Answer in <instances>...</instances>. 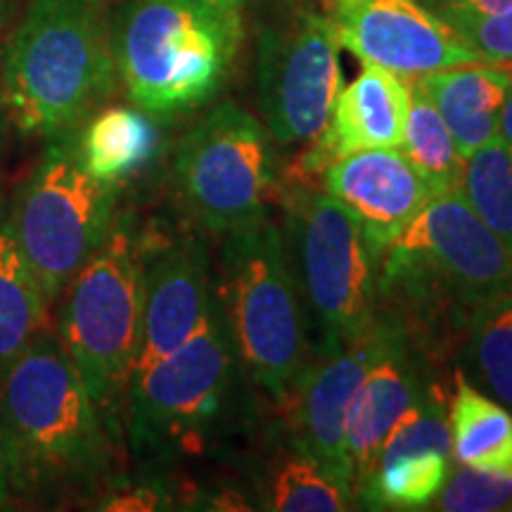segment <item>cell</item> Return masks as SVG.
<instances>
[{
  "instance_id": "1",
  "label": "cell",
  "mask_w": 512,
  "mask_h": 512,
  "mask_svg": "<svg viewBox=\"0 0 512 512\" xmlns=\"http://www.w3.org/2000/svg\"><path fill=\"white\" fill-rule=\"evenodd\" d=\"M512 292V254L465 200L432 197L384 247L375 320L427 363L460 344L479 306Z\"/></svg>"
},
{
  "instance_id": "2",
  "label": "cell",
  "mask_w": 512,
  "mask_h": 512,
  "mask_svg": "<svg viewBox=\"0 0 512 512\" xmlns=\"http://www.w3.org/2000/svg\"><path fill=\"white\" fill-rule=\"evenodd\" d=\"M117 62L102 0H27L5 50V105L34 136H67L110 98Z\"/></svg>"
},
{
  "instance_id": "3",
  "label": "cell",
  "mask_w": 512,
  "mask_h": 512,
  "mask_svg": "<svg viewBox=\"0 0 512 512\" xmlns=\"http://www.w3.org/2000/svg\"><path fill=\"white\" fill-rule=\"evenodd\" d=\"M242 41V12L192 0H128L112 24L117 74L138 110L190 112L219 93Z\"/></svg>"
},
{
  "instance_id": "4",
  "label": "cell",
  "mask_w": 512,
  "mask_h": 512,
  "mask_svg": "<svg viewBox=\"0 0 512 512\" xmlns=\"http://www.w3.org/2000/svg\"><path fill=\"white\" fill-rule=\"evenodd\" d=\"M0 425L17 448L24 484H91L110 472L112 434L53 330L0 382Z\"/></svg>"
},
{
  "instance_id": "5",
  "label": "cell",
  "mask_w": 512,
  "mask_h": 512,
  "mask_svg": "<svg viewBox=\"0 0 512 512\" xmlns=\"http://www.w3.org/2000/svg\"><path fill=\"white\" fill-rule=\"evenodd\" d=\"M214 297L240 368L287 399L306 368L309 339L285 240L266 216L226 235Z\"/></svg>"
},
{
  "instance_id": "6",
  "label": "cell",
  "mask_w": 512,
  "mask_h": 512,
  "mask_svg": "<svg viewBox=\"0 0 512 512\" xmlns=\"http://www.w3.org/2000/svg\"><path fill=\"white\" fill-rule=\"evenodd\" d=\"M64 294L57 337L107 432L119 439L143 318V249L126 223H114Z\"/></svg>"
},
{
  "instance_id": "7",
  "label": "cell",
  "mask_w": 512,
  "mask_h": 512,
  "mask_svg": "<svg viewBox=\"0 0 512 512\" xmlns=\"http://www.w3.org/2000/svg\"><path fill=\"white\" fill-rule=\"evenodd\" d=\"M287 226V261L316 358L351 347L375 325L382 249L328 192H297L287 207Z\"/></svg>"
},
{
  "instance_id": "8",
  "label": "cell",
  "mask_w": 512,
  "mask_h": 512,
  "mask_svg": "<svg viewBox=\"0 0 512 512\" xmlns=\"http://www.w3.org/2000/svg\"><path fill=\"white\" fill-rule=\"evenodd\" d=\"M117 188L83 169L76 150L50 147L17 197L10 226L53 306L114 226Z\"/></svg>"
},
{
  "instance_id": "9",
  "label": "cell",
  "mask_w": 512,
  "mask_h": 512,
  "mask_svg": "<svg viewBox=\"0 0 512 512\" xmlns=\"http://www.w3.org/2000/svg\"><path fill=\"white\" fill-rule=\"evenodd\" d=\"M238 368L214 297L200 328L181 347L128 382L126 427L131 446L136 451H169L200 439L219 418Z\"/></svg>"
},
{
  "instance_id": "10",
  "label": "cell",
  "mask_w": 512,
  "mask_h": 512,
  "mask_svg": "<svg viewBox=\"0 0 512 512\" xmlns=\"http://www.w3.org/2000/svg\"><path fill=\"white\" fill-rule=\"evenodd\" d=\"M174 181L183 207L209 233L252 226L266 216L273 190L266 128L235 102H221L183 136Z\"/></svg>"
},
{
  "instance_id": "11",
  "label": "cell",
  "mask_w": 512,
  "mask_h": 512,
  "mask_svg": "<svg viewBox=\"0 0 512 512\" xmlns=\"http://www.w3.org/2000/svg\"><path fill=\"white\" fill-rule=\"evenodd\" d=\"M328 17L292 8L256 38V79L268 131L278 143H313L330 124L342 91V62Z\"/></svg>"
},
{
  "instance_id": "12",
  "label": "cell",
  "mask_w": 512,
  "mask_h": 512,
  "mask_svg": "<svg viewBox=\"0 0 512 512\" xmlns=\"http://www.w3.org/2000/svg\"><path fill=\"white\" fill-rule=\"evenodd\" d=\"M339 46L363 64L422 76L482 62L451 24L420 0H323Z\"/></svg>"
},
{
  "instance_id": "13",
  "label": "cell",
  "mask_w": 512,
  "mask_h": 512,
  "mask_svg": "<svg viewBox=\"0 0 512 512\" xmlns=\"http://www.w3.org/2000/svg\"><path fill=\"white\" fill-rule=\"evenodd\" d=\"M394 330L375 320L373 330L351 347L320 356L299 375L294 392V446L311 453L354 486L347 453V415L358 384L392 342Z\"/></svg>"
},
{
  "instance_id": "14",
  "label": "cell",
  "mask_w": 512,
  "mask_h": 512,
  "mask_svg": "<svg viewBox=\"0 0 512 512\" xmlns=\"http://www.w3.org/2000/svg\"><path fill=\"white\" fill-rule=\"evenodd\" d=\"M211 299L214 283L204 240L183 238L155 254L143 252V318L133 375L181 347L200 328Z\"/></svg>"
},
{
  "instance_id": "15",
  "label": "cell",
  "mask_w": 512,
  "mask_h": 512,
  "mask_svg": "<svg viewBox=\"0 0 512 512\" xmlns=\"http://www.w3.org/2000/svg\"><path fill=\"white\" fill-rule=\"evenodd\" d=\"M411 110V83L396 72L366 64L337 95L330 124L299 157L302 178L323 174L337 159L363 150L399 147Z\"/></svg>"
},
{
  "instance_id": "16",
  "label": "cell",
  "mask_w": 512,
  "mask_h": 512,
  "mask_svg": "<svg viewBox=\"0 0 512 512\" xmlns=\"http://www.w3.org/2000/svg\"><path fill=\"white\" fill-rule=\"evenodd\" d=\"M434 387L437 382L427 375L425 358L394 330L392 342L358 384L349 406L347 453L354 494L373 472L389 434Z\"/></svg>"
},
{
  "instance_id": "17",
  "label": "cell",
  "mask_w": 512,
  "mask_h": 512,
  "mask_svg": "<svg viewBox=\"0 0 512 512\" xmlns=\"http://www.w3.org/2000/svg\"><path fill=\"white\" fill-rule=\"evenodd\" d=\"M323 185L363 223L382 252L434 197L399 147L337 159L323 171Z\"/></svg>"
},
{
  "instance_id": "18",
  "label": "cell",
  "mask_w": 512,
  "mask_h": 512,
  "mask_svg": "<svg viewBox=\"0 0 512 512\" xmlns=\"http://www.w3.org/2000/svg\"><path fill=\"white\" fill-rule=\"evenodd\" d=\"M444 119L460 155L467 157L498 138V121L512 79L491 64H458L415 79Z\"/></svg>"
},
{
  "instance_id": "19",
  "label": "cell",
  "mask_w": 512,
  "mask_h": 512,
  "mask_svg": "<svg viewBox=\"0 0 512 512\" xmlns=\"http://www.w3.org/2000/svg\"><path fill=\"white\" fill-rule=\"evenodd\" d=\"M159 131L138 107H105L83 126L76 155L95 181L117 188L155 159Z\"/></svg>"
},
{
  "instance_id": "20",
  "label": "cell",
  "mask_w": 512,
  "mask_h": 512,
  "mask_svg": "<svg viewBox=\"0 0 512 512\" xmlns=\"http://www.w3.org/2000/svg\"><path fill=\"white\" fill-rule=\"evenodd\" d=\"M451 456L460 465L512 475V413L477 389L467 377L453 375L448 403Z\"/></svg>"
},
{
  "instance_id": "21",
  "label": "cell",
  "mask_w": 512,
  "mask_h": 512,
  "mask_svg": "<svg viewBox=\"0 0 512 512\" xmlns=\"http://www.w3.org/2000/svg\"><path fill=\"white\" fill-rule=\"evenodd\" d=\"M50 302L17 245L10 221L0 223V382L12 363L50 330Z\"/></svg>"
},
{
  "instance_id": "22",
  "label": "cell",
  "mask_w": 512,
  "mask_h": 512,
  "mask_svg": "<svg viewBox=\"0 0 512 512\" xmlns=\"http://www.w3.org/2000/svg\"><path fill=\"white\" fill-rule=\"evenodd\" d=\"M261 508L275 512H342L354 503V486L299 446L280 451L259 484Z\"/></svg>"
},
{
  "instance_id": "23",
  "label": "cell",
  "mask_w": 512,
  "mask_h": 512,
  "mask_svg": "<svg viewBox=\"0 0 512 512\" xmlns=\"http://www.w3.org/2000/svg\"><path fill=\"white\" fill-rule=\"evenodd\" d=\"M463 373L512 411V292L479 306L460 347Z\"/></svg>"
},
{
  "instance_id": "24",
  "label": "cell",
  "mask_w": 512,
  "mask_h": 512,
  "mask_svg": "<svg viewBox=\"0 0 512 512\" xmlns=\"http://www.w3.org/2000/svg\"><path fill=\"white\" fill-rule=\"evenodd\" d=\"M451 472V456L441 451L403 453L382 460L358 486V501L373 510L430 508Z\"/></svg>"
},
{
  "instance_id": "25",
  "label": "cell",
  "mask_w": 512,
  "mask_h": 512,
  "mask_svg": "<svg viewBox=\"0 0 512 512\" xmlns=\"http://www.w3.org/2000/svg\"><path fill=\"white\" fill-rule=\"evenodd\" d=\"M399 150L434 197L460 188L465 157L460 155L444 119L439 117V112L415 81L411 83V110H408Z\"/></svg>"
},
{
  "instance_id": "26",
  "label": "cell",
  "mask_w": 512,
  "mask_h": 512,
  "mask_svg": "<svg viewBox=\"0 0 512 512\" xmlns=\"http://www.w3.org/2000/svg\"><path fill=\"white\" fill-rule=\"evenodd\" d=\"M460 190L512 254V147L494 138L467 155Z\"/></svg>"
},
{
  "instance_id": "27",
  "label": "cell",
  "mask_w": 512,
  "mask_h": 512,
  "mask_svg": "<svg viewBox=\"0 0 512 512\" xmlns=\"http://www.w3.org/2000/svg\"><path fill=\"white\" fill-rule=\"evenodd\" d=\"M432 503L434 510L444 512H508L512 510V475L463 465L448 472Z\"/></svg>"
},
{
  "instance_id": "28",
  "label": "cell",
  "mask_w": 512,
  "mask_h": 512,
  "mask_svg": "<svg viewBox=\"0 0 512 512\" xmlns=\"http://www.w3.org/2000/svg\"><path fill=\"white\" fill-rule=\"evenodd\" d=\"M451 27L482 57L484 64L503 69L512 79V5L491 15L456 19Z\"/></svg>"
},
{
  "instance_id": "29",
  "label": "cell",
  "mask_w": 512,
  "mask_h": 512,
  "mask_svg": "<svg viewBox=\"0 0 512 512\" xmlns=\"http://www.w3.org/2000/svg\"><path fill=\"white\" fill-rule=\"evenodd\" d=\"M420 3L427 5L444 22L451 24L456 19L491 15V12L508 8V5H512V0H420Z\"/></svg>"
},
{
  "instance_id": "30",
  "label": "cell",
  "mask_w": 512,
  "mask_h": 512,
  "mask_svg": "<svg viewBox=\"0 0 512 512\" xmlns=\"http://www.w3.org/2000/svg\"><path fill=\"white\" fill-rule=\"evenodd\" d=\"M24 484L22 465H19L17 448L12 444L8 430L0 425V510H5L12 501L15 489Z\"/></svg>"
},
{
  "instance_id": "31",
  "label": "cell",
  "mask_w": 512,
  "mask_h": 512,
  "mask_svg": "<svg viewBox=\"0 0 512 512\" xmlns=\"http://www.w3.org/2000/svg\"><path fill=\"white\" fill-rule=\"evenodd\" d=\"M164 498L159 496V491L150 489V486H133V489L121 491V494L107 496L100 510H157L164 508Z\"/></svg>"
},
{
  "instance_id": "32",
  "label": "cell",
  "mask_w": 512,
  "mask_h": 512,
  "mask_svg": "<svg viewBox=\"0 0 512 512\" xmlns=\"http://www.w3.org/2000/svg\"><path fill=\"white\" fill-rule=\"evenodd\" d=\"M498 138L512 147V86H510V91H508V95H505V102H503L501 121H498Z\"/></svg>"
},
{
  "instance_id": "33",
  "label": "cell",
  "mask_w": 512,
  "mask_h": 512,
  "mask_svg": "<svg viewBox=\"0 0 512 512\" xmlns=\"http://www.w3.org/2000/svg\"><path fill=\"white\" fill-rule=\"evenodd\" d=\"M192 3H204V5H214V8H228V10L242 12V8L252 3V0H192Z\"/></svg>"
}]
</instances>
